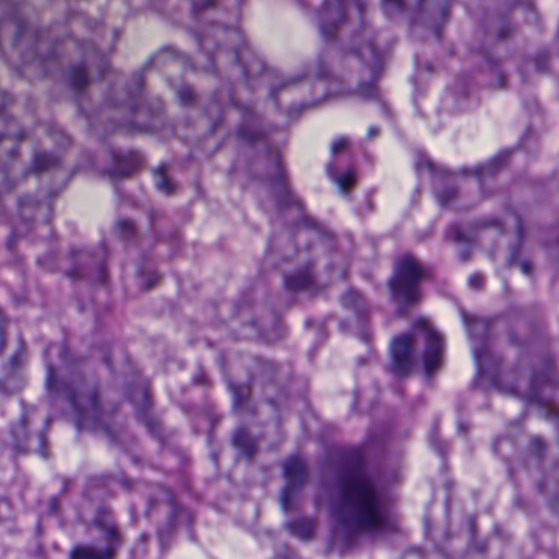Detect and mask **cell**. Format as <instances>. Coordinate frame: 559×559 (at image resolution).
<instances>
[{
  "mask_svg": "<svg viewBox=\"0 0 559 559\" xmlns=\"http://www.w3.org/2000/svg\"><path fill=\"white\" fill-rule=\"evenodd\" d=\"M173 499L159 489L92 479L64 489L41 527L51 559H157L174 525Z\"/></svg>",
  "mask_w": 559,
  "mask_h": 559,
  "instance_id": "1",
  "label": "cell"
},
{
  "mask_svg": "<svg viewBox=\"0 0 559 559\" xmlns=\"http://www.w3.org/2000/svg\"><path fill=\"white\" fill-rule=\"evenodd\" d=\"M283 508L296 537L311 540L325 519L332 545L344 548L384 525L380 491L364 456L354 450L329 453L318 476L302 460H292L285 469Z\"/></svg>",
  "mask_w": 559,
  "mask_h": 559,
  "instance_id": "2",
  "label": "cell"
},
{
  "mask_svg": "<svg viewBox=\"0 0 559 559\" xmlns=\"http://www.w3.org/2000/svg\"><path fill=\"white\" fill-rule=\"evenodd\" d=\"M478 360L489 383L538 406L559 400V345L535 311L511 309L483 322Z\"/></svg>",
  "mask_w": 559,
  "mask_h": 559,
  "instance_id": "3",
  "label": "cell"
},
{
  "mask_svg": "<svg viewBox=\"0 0 559 559\" xmlns=\"http://www.w3.org/2000/svg\"><path fill=\"white\" fill-rule=\"evenodd\" d=\"M141 95L151 114L189 143L206 140L225 117L218 75L180 49H164L147 62Z\"/></svg>",
  "mask_w": 559,
  "mask_h": 559,
  "instance_id": "4",
  "label": "cell"
},
{
  "mask_svg": "<svg viewBox=\"0 0 559 559\" xmlns=\"http://www.w3.org/2000/svg\"><path fill=\"white\" fill-rule=\"evenodd\" d=\"M71 143L55 130H36L0 141V180L20 205L55 199L71 174Z\"/></svg>",
  "mask_w": 559,
  "mask_h": 559,
  "instance_id": "5",
  "label": "cell"
},
{
  "mask_svg": "<svg viewBox=\"0 0 559 559\" xmlns=\"http://www.w3.org/2000/svg\"><path fill=\"white\" fill-rule=\"evenodd\" d=\"M501 453L528 488L559 511V413L532 404L501 440Z\"/></svg>",
  "mask_w": 559,
  "mask_h": 559,
  "instance_id": "6",
  "label": "cell"
},
{
  "mask_svg": "<svg viewBox=\"0 0 559 559\" xmlns=\"http://www.w3.org/2000/svg\"><path fill=\"white\" fill-rule=\"evenodd\" d=\"M486 32L489 51L496 58H512L537 45L540 20L528 3L506 0L489 9Z\"/></svg>",
  "mask_w": 559,
  "mask_h": 559,
  "instance_id": "7",
  "label": "cell"
},
{
  "mask_svg": "<svg viewBox=\"0 0 559 559\" xmlns=\"http://www.w3.org/2000/svg\"><path fill=\"white\" fill-rule=\"evenodd\" d=\"M433 334H436V331L423 325L419 331H409L407 334L396 338L393 345V357L397 367L404 371H413L419 365H423L424 370L436 371L439 368L440 360H442V341L437 338L432 344L426 345L423 348V345Z\"/></svg>",
  "mask_w": 559,
  "mask_h": 559,
  "instance_id": "8",
  "label": "cell"
},
{
  "mask_svg": "<svg viewBox=\"0 0 559 559\" xmlns=\"http://www.w3.org/2000/svg\"><path fill=\"white\" fill-rule=\"evenodd\" d=\"M396 19L416 28L437 32L450 15V0H384Z\"/></svg>",
  "mask_w": 559,
  "mask_h": 559,
  "instance_id": "9",
  "label": "cell"
},
{
  "mask_svg": "<svg viewBox=\"0 0 559 559\" xmlns=\"http://www.w3.org/2000/svg\"><path fill=\"white\" fill-rule=\"evenodd\" d=\"M66 84L78 95L87 97L97 85L107 79L108 68L104 59L88 51H81L79 56L64 59Z\"/></svg>",
  "mask_w": 559,
  "mask_h": 559,
  "instance_id": "10",
  "label": "cell"
},
{
  "mask_svg": "<svg viewBox=\"0 0 559 559\" xmlns=\"http://www.w3.org/2000/svg\"><path fill=\"white\" fill-rule=\"evenodd\" d=\"M420 269L413 264V261L406 265H401L400 274L394 278V293L397 298L413 301L419 286Z\"/></svg>",
  "mask_w": 559,
  "mask_h": 559,
  "instance_id": "11",
  "label": "cell"
},
{
  "mask_svg": "<svg viewBox=\"0 0 559 559\" xmlns=\"http://www.w3.org/2000/svg\"><path fill=\"white\" fill-rule=\"evenodd\" d=\"M13 329L9 316L0 309V361L12 357Z\"/></svg>",
  "mask_w": 559,
  "mask_h": 559,
  "instance_id": "12",
  "label": "cell"
},
{
  "mask_svg": "<svg viewBox=\"0 0 559 559\" xmlns=\"http://www.w3.org/2000/svg\"><path fill=\"white\" fill-rule=\"evenodd\" d=\"M400 559H449L445 555L437 554V551L429 550H413L407 551L406 555H403Z\"/></svg>",
  "mask_w": 559,
  "mask_h": 559,
  "instance_id": "13",
  "label": "cell"
}]
</instances>
